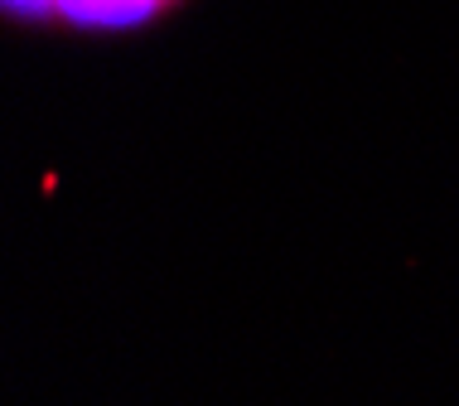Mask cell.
<instances>
[{"label":"cell","mask_w":459,"mask_h":406,"mask_svg":"<svg viewBox=\"0 0 459 406\" xmlns=\"http://www.w3.org/2000/svg\"><path fill=\"white\" fill-rule=\"evenodd\" d=\"M175 0H0L5 15L34 24H73V30H131V24L155 20Z\"/></svg>","instance_id":"1"}]
</instances>
